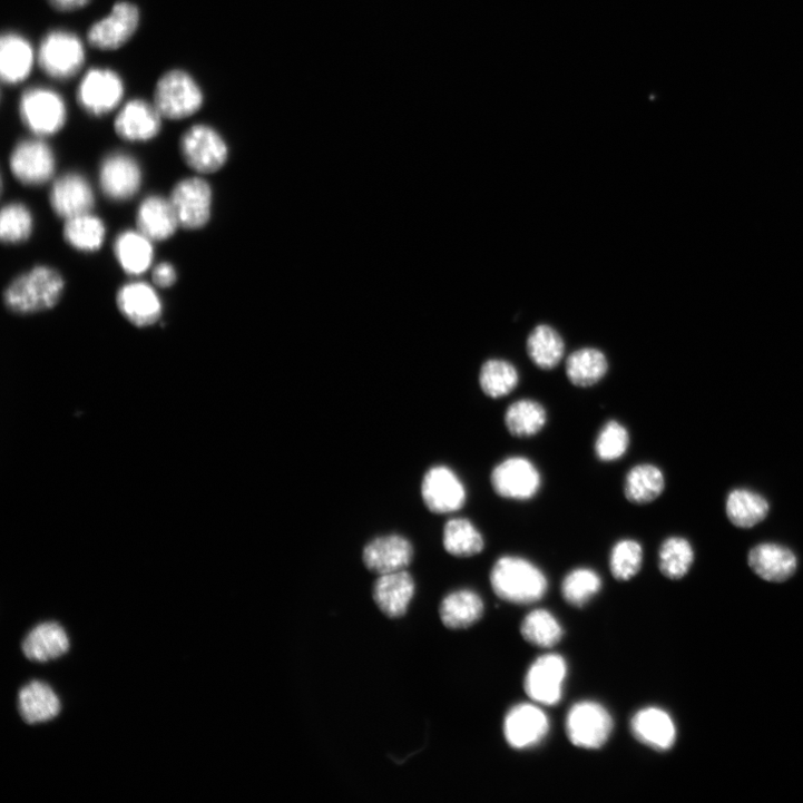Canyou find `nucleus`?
I'll list each match as a JSON object with an SVG mask.
<instances>
[{"label": "nucleus", "mask_w": 803, "mask_h": 803, "mask_svg": "<svg viewBox=\"0 0 803 803\" xmlns=\"http://www.w3.org/2000/svg\"><path fill=\"white\" fill-rule=\"evenodd\" d=\"M65 290L66 281L58 270L39 265L12 281L4 291L3 301L12 313L31 315L55 309Z\"/></svg>", "instance_id": "f257e3e1"}, {"label": "nucleus", "mask_w": 803, "mask_h": 803, "mask_svg": "<svg viewBox=\"0 0 803 803\" xmlns=\"http://www.w3.org/2000/svg\"><path fill=\"white\" fill-rule=\"evenodd\" d=\"M490 582L499 598L518 605L540 600L548 588L544 572L531 561L517 556L499 558L492 567Z\"/></svg>", "instance_id": "f03ea898"}, {"label": "nucleus", "mask_w": 803, "mask_h": 803, "mask_svg": "<svg viewBox=\"0 0 803 803\" xmlns=\"http://www.w3.org/2000/svg\"><path fill=\"white\" fill-rule=\"evenodd\" d=\"M154 104L164 119L180 121L202 110L205 96L190 74L176 69L168 71L159 79L155 89Z\"/></svg>", "instance_id": "7ed1b4c3"}, {"label": "nucleus", "mask_w": 803, "mask_h": 803, "mask_svg": "<svg viewBox=\"0 0 803 803\" xmlns=\"http://www.w3.org/2000/svg\"><path fill=\"white\" fill-rule=\"evenodd\" d=\"M19 111L27 129L42 139L60 134L68 121L65 99L48 88L36 87L26 91Z\"/></svg>", "instance_id": "20e7f679"}, {"label": "nucleus", "mask_w": 803, "mask_h": 803, "mask_svg": "<svg viewBox=\"0 0 803 803\" xmlns=\"http://www.w3.org/2000/svg\"><path fill=\"white\" fill-rule=\"evenodd\" d=\"M87 60L82 40L66 30L48 33L38 52V63L51 79L67 81L78 76Z\"/></svg>", "instance_id": "39448f33"}, {"label": "nucleus", "mask_w": 803, "mask_h": 803, "mask_svg": "<svg viewBox=\"0 0 803 803\" xmlns=\"http://www.w3.org/2000/svg\"><path fill=\"white\" fill-rule=\"evenodd\" d=\"M180 151L186 165L202 175L219 172L229 157L225 139L207 125H196L188 129L182 137Z\"/></svg>", "instance_id": "423d86ee"}, {"label": "nucleus", "mask_w": 803, "mask_h": 803, "mask_svg": "<svg viewBox=\"0 0 803 803\" xmlns=\"http://www.w3.org/2000/svg\"><path fill=\"white\" fill-rule=\"evenodd\" d=\"M490 481L499 497L516 501L533 499L542 484L539 469L525 457H510L498 463L491 471Z\"/></svg>", "instance_id": "0eeeda50"}, {"label": "nucleus", "mask_w": 803, "mask_h": 803, "mask_svg": "<svg viewBox=\"0 0 803 803\" xmlns=\"http://www.w3.org/2000/svg\"><path fill=\"white\" fill-rule=\"evenodd\" d=\"M126 87L120 75L108 68L91 69L78 89L80 107L92 117H105L119 108Z\"/></svg>", "instance_id": "6e6552de"}, {"label": "nucleus", "mask_w": 803, "mask_h": 803, "mask_svg": "<svg viewBox=\"0 0 803 803\" xmlns=\"http://www.w3.org/2000/svg\"><path fill=\"white\" fill-rule=\"evenodd\" d=\"M613 718L598 703L580 702L572 706L566 719L569 741L581 748L597 750L606 744L613 732Z\"/></svg>", "instance_id": "1a4fd4ad"}, {"label": "nucleus", "mask_w": 803, "mask_h": 803, "mask_svg": "<svg viewBox=\"0 0 803 803\" xmlns=\"http://www.w3.org/2000/svg\"><path fill=\"white\" fill-rule=\"evenodd\" d=\"M180 227L187 231L205 228L213 214V189L203 178L179 182L170 196Z\"/></svg>", "instance_id": "9d476101"}, {"label": "nucleus", "mask_w": 803, "mask_h": 803, "mask_svg": "<svg viewBox=\"0 0 803 803\" xmlns=\"http://www.w3.org/2000/svg\"><path fill=\"white\" fill-rule=\"evenodd\" d=\"M140 22L141 13L136 4L119 2L108 17L89 29L88 42L100 51H117L133 40Z\"/></svg>", "instance_id": "9b49d317"}, {"label": "nucleus", "mask_w": 803, "mask_h": 803, "mask_svg": "<svg viewBox=\"0 0 803 803\" xmlns=\"http://www.w3.org/2000/svg\"><path fill=\"white\" fill-rule=\"evenodd\" d=\"M13 176L25 186L40 187L52 180L57 158L42 138L27 139L17 145L10 159Z\"/></svg>", "instance_id": "f8f14e48"}, {"label": "nucleus", "mask_w": 803, "mask_h": 803, "mask_svg": "<svg viewBox=\"0 0 803 803\" xmlns=\"http://www.w3.org/2000/svg\"><path fill=\"white\" fill-rule=\"evenodd\" d=\"M421 496L428 510L447 515L459 511L466 505L467 488L451 468L435 466L423 477Z\"/></svg>", "instance_id": "ddd939ff"}, {"label": "nucleus", "mask_w": 803, "mask_h": 803, "mask_svg": "<svg viewBox=\"0 0 803 803\" xmlns=\"http://www.w3.org/2000/svg\"><path fill=\"white\" fill-rule=\"evenodd\" d=\"M99 177L102 193L115 203H126L136 197L144 180L139 163L124 153L107 156L100 166Z\"/></svg>", "instance_id": "4468645a"}, {"label": "nucleus", "mask_w": 803, "mask_h": 803, "mask_svg": "<svg viewBox=\"0 0 803 803\" xmlns=\"http://www.w3.org/2000/svg\"><path fill=\"white\" fill-rule=\"evenodd\" d=\"M566 675L567 665L560 655H544L530 666L525 679V691L536 703L556 705L561 699Z\"/></svg>", "instance_id": "2eb2a0df"}, {"label": "nucleus", "mask_w": 803, "mask_h": 803, "mask_svg": "<svg viewBox=\"0 0 803 803\" xmlns=\"http://www.w3.org/2000/svg\"><path fill=\"white\" fill-rule=\"evenodd\" d=\"M50 204L57 216L65 221L91 214L96 195L89 180L78 173L66 174L52 186Z\"/></svg>", "instance_id": "dca6fc26"}, {"label": "nucleus", "mask_w": 803, "mask_h": 803, "mask_svg": "<svg viewBox=\"0 0 803 803\" xmlns=\"http://www.w3.org/2000/svg\"><path fill=\"white\" fill-rule=\"evenodd\" d=\"M117 306L128 322L140 329L155 325L164 313L159 294L145 282L124 285L117 294Z\"/></svg>", "instance_id": "f3484780"}, {"label": "nucleus", "mask_w": 803, "mask_h": 803, "mask_svg": "<svg viewBox=\"0 0 803 803\" xmlns=\"http://www.w3.org/2000/svg\"><path fill=\"white\" fill-rule=\"evenodd\" d=\"M163 119L155 104L136 99L127 102L119 111L115 130L125 141L149 143L160 135Z\"/></svg>", "instance_id": "a211bd4d"}, {"label": "nucleus", "mask_w": 803, "mask_h": 803, "mask_svg": "<svg viewBox=\"0 0 803 803\" xmlns=\"http://www.w3.org/2000/svg\"><path fill=\"white\" fill-rule=\"evenodd\" d=\"M549 732L547 715L531 704H519L507 714L503 733L508 744L517 750L538 745Z\"/></svg>", "instance_id": "6ab92c4d"}, {"label": "nucleus", "mask_w": 803, "mask_h": 803, "mask_svg": "<svg viewBox=\"0 0 803 803\" xmlns=\"http://www.w3.org/2000/svg\"><path fill=\"white\" fill-rule=\"evenodd\" d=\"M411 541L400 535H388L370 541L363 550L365 567L379 576L407 570L413 559Z\"/></svg>", "instance_id": "aec40b11"}, {"label": "nucleus", "mask_w": 803, "mask_h": 803, "mask_svg": "<svg viewBox=\"0 0 803 803\" xmlns=\"http://www.w3.org/2000/svg\"><path fill=\"white\" fill-rule=\"evenodd\" d=\"M38 55L31 42L14 32L3 35L0 40V77L8 86L25 82L32 74Z\"/></svg>", "instance_id": "412c9836"}, {"label": "nucleus", "mask_w": 803, "mask_h": 803, "mask_svg": "<svg viewBox=\"0 0 803 803\" xmlns=\"http://www.w3.org/2000/svg\"><path fill=\"white\" fill-rule=\"evenodd\" d=\"M414 595L415 581L407 570L379 576L373 588L375 604L389 618L405 616Z\"/></svg>", "instance_id": "4be33fe9"}, {"label": "nucleus", "mask_w": 803, "mask_h": 803, "mask_svg": "<svg viewBox=\"0 0 803 803\" xmlns=\"http://www.w3.org/2000/svg\"><path fill=\"white\" fill-rule=\"evenodd\" d=\"M748 566L763 580L783 582L790 579L797 567L794 552L778 544L764 542L748 552Z\"/></svg>", "instance_id": "5701e85b"}, {"label": "nucleus", "mask_w": 803, "mask_h": 803, "mask_svg": "<svg viewBox=\"0 0 803 803\" xmlns=\"http://www.w3.org/2000/svg\"><path fill=\"white\" fill-rule=\"evenodd\" d=\"M137 228L154 243L173 238L180 224L170 199L149 196L137 213Z\"/></svg>", "instance_id": "b1692460"}, {"label": "nucleus", "mask_w": 803, "mask_h": 803, "mask_svg": "<svg viewBox=\"0 0 803 803\" xmlns=\"http://www.w3.org/2000/svg\"><path fill=\"white\" fill-rule=\"evenodd\" d=\"M630 727L638 742L655 751H667L676 741V727L670 715L657 707L637 712Z\"/></svg>", "instance_id": "393cba45"}, {"label": "nucleus", "mask_w": 803, "mask_h": 803, "mask_svg": "<svg viewBox=\"0 0 803 803\" xmlns=\"http://www.w3.org/2000/svg\"><path fill=\"white\" fill-rule=\"evenodd\" d=\"M114 252L123 271L130 276L146 274L155 258L154 242L138 229L121 233L115 242Z\"/></svg>", "instance_id": "a878e982"}, {"label": "nucleus", "mask_w": 803, "mask_h": 803, "mask_svg": "<svg viewBox=\"0 0 803 803\" xmlns=\"http://www.w3.org/2000/svg\"><path fill=\"white\" fill-rule=\"evenodd\" d=\"M70 649L66 629L56 621L35 627L22 644L25 655L36 662H49L61 657Z\"/></svg>", "instance_id": "bb28decb"}, {"label": "nucleus", "mask_w": 803, "mask_h": 803, "mask_svg": "<svg viewBox=\"0 0 803 803\" xmlns=\"http://www.w3.org/2000/svg\"><path fill=\"white\" fill-rule=\"evenodd\" d=\"M62 704L55 689L42 680H33L19 693V711L29 724L45 723L57 717Z\"/></svg>", "instance_id": "cd10ccee"}, {"label": "nucleus", "mask_w": 803, "mask_h": 803, "mask_svg": "<svg viewBox=\"0 0 803 803\" xmlns=\"http://www.w3.org/2000/svg\"><path fill=\"white\" fill-rule=\"evenodd\" d=\"M484 610L481 597L468 589L453 591L440 605V618L450 629H466L478 623Z\"/></svg>", "instance_id": "c85d7f7f"}, {"label": "nucleus", "mask_w": 803, "mask_h": 803, "mask_svg": "<svg viewBox=\"0 0 803 803\" xmlns=\"http://www.w3.org/2000/svg\"><path fill=\"white\" fill-rule=\"evenodd\" d=\"M566 375L577 388L587 389L598 384L608 373L609 363L595 347H584L572 352L566 360Z\"/></svg>", "instance_id": "c756f323"}, {"label": "nucleus", "mask_w": 803, "mask_h": 803, "mask_svg": "<svg viewBox=\"0 0 803 803\" xmlns=\"http://www.w3.org/2000/svg\"><path fill=\"white\" fill-rule=\"evenodd\" d=\"M664 490V473L654 464H637L625 477L624 496L633 505L652 503L662 496Z\"/></svg>", "instance_id": "7c9ffc66"}, {"label": "nucleus", "mask_w": 803, "mask_h": 803, "mask_svg": "<svg viewBox=\"0 0 803 803\" xmlns=\"http://www.w3.org/2000/svg\"><path fill=\"white\" fill-rule=\"evenodd\" d=\"M548 422L546 408L538 401L521 399L510 404L505 413L508 432L519 439L539 434Z\"/></svg>", "instance_id": "2f4dec72"}, {"label": "nucleus", "mask_w": 803, "mask_h": 803, "mask_svg": "<svg viewBox=\"0 0 803 803\" xmlns=\"http://www.w3.org/2000/svg\"><path fill=\"white\" fill-rule=\"evenodd\" d=\"M527 353L538 369L550 371L561 363L565 355V342L554 327L538 325L528 336Z\"/></svg>", "instance_id": "473e14b6"}, {"label": "nucleus", "mask_w": 803, "mask_h": 803, "mask_svg": "<svg viewBox=\"0 0 803 803\" xmlns=\"http://www.w3.org/2000/svg\"><path fill=\"white\" fill-rule=\"evenodd\" d=\"M768 510L767 500L747 489L732 490L726 498V516L737 528H753L766 518Z\"/></svg>", "instance_id": "72a5a7b5"}, {"label": "nucleus", "mask_w": 803, "mask_h": 803, "mask_svg": "<svg viewBox=\"0 0 803 803\" xmlns=\"http://www.w3.org/2000/svg\"><path fill=\"white\" fill-rule=\"evenodd\" d=\"M107 228L105 223L92 214L66 221L63 237L76 251L81 253L99 252L106 242Z\"/></svg>", "instance_id": "f704fd0d"}, {"label": "nucleus", "mask_w": 803, "mask_h": 803, "mask_svg": "<svg viewBox=\"0 0 803 803\" xmlns=\"http://www.w3.org/2000/svg\"><path fill=\"white\" fill-rule=\"evenodd\" d=\"M443 547L458 558L479 555L484 549V538L477 527L466 518L450 519L443 528Z\"/></svg>", "instance_id": "c9c22d12"}, {"label": "nucleus", "mask_w": 803, "mask_h": 803, "mask_svg": "<svg viewBox=\"0 0 803 803\" xmlns=\"http://www.w3.org/2000/svg\"><path fill=\"white\" fill-rule=\"evenodd\" d=\"M519 382V372L509 361L491 359L480 369L479 385L490 399L497 400L509 395L517 389Z\"/></svg>", "instance_id": "e433bc0d"}, {"label": "nucleus", "mask_w": 803, "mask_h": 803, "mask_svg": "<svg viewBox=\"0 0 803 803\" xmlns=\"http://www.w3.org/2000/svg\"><path fill=\"white\" fill-rule=\"evenodd\" d=\"M694 562V550L683 537L665 539L658 552V567L668 579L678 580L687 575Z\"/></svg>", "instance_id": "4c0bfd02"}, {"label": "nucleus", "mask_w": 803, "mask_h": 803, "mask_svg": "<svg viewBox=\"0 0 803 803\" xmlns=\"http://www.w3.org/2000/svg\"><path fill=\"white\" fill-rule=\"evenodd\" d=\"M521 635L530 644L551 648L562 638L564 631L552 614L537 609L526 616L521 624Z\"/></svg>", "instance_id": "58836bf2"}, {"label": "nucleus", "mask_w": 803, "mask_h": 803, "mask_svg": "<svg viewBox=\"0 0 803 803\" xmlns=\"http://www.w3.org/2000/svg\"><path fill=\"white\" fill-rule=\"evenodd\" d=\"M35 232V218L26 205L11 203L0 215V238L7 245H20L28 242Z\"/></svg>", "instance_id": "ea45409f"}, {"label": "nucleus", "mask_w": 803, "mask_h": 803, "mask_svg": "<svg viewBox=\"0 0 803 803\" xmlns=\"http://www.w3.org/2000/svg\"><path fill=\"white\" fill-rule=\"evenodd\" d=\"M629 445L630 434L627 428L616 420H610L600 429L594 450L599 461L615 462L627 453Z\"/></svg>", "instance_id": "a19ab883"}, {"label": "nucleus", "mask_w": 803, "mask_h": 803, "mask_svg": "<svg viewBox=\"0 0 803 803\" xmlns=\"http://www.w3.org/2000/svg\"><path fill=\"white\" fill-rule=\"evenodd\" d=\"M601 588V578L589 568L571 570L564 579L561 593L566 601L576 607L585 606Z\"/></svg>", "instance_id": "79ce46f5"}, {"label": "nucleus", "mask_w": 803, "mask_h": 803, "mask_svg": "<svg viewBox=\"0 0 803 803\" xmlns=\"http://www.w3.org/2000/svg\"><path fill=\"white\" fill-rule=\"evenodd\" d=\"M642 545L634 539L617 541L609 557V568L613 577L619 581H627L635 577L643 566Z\"/></svg>", "instance_id": "37998d69"}, {"label": "nucleus", "mask_w": 803, "mask_h": 803, "mask_svg": "<svg viewBox=\"0 0 803 803\" xmlns=\"http://www.w3.org/2000/svg\"><path fill=\"white\" fill-rule=\"evenodd\" d=\"M178 281L176 267L170 263H161L153 271V282L159 288H170Z\"/></svg>", "instance_id": "c03bdc74"}, {"label": "nucleus", "mask_w": 803, "mask_h": 803, "mask_svg": "<svg viewBox=\"0 0 803 803\" xmlns=\"http://www.w3.org/2000/svg\"><path fill=\"white\" fill-rule=\"evenodd\" d=\"M48 2L55 10L68 13L87 8L91 0H48Z\"/></svg>", "instance_id": "a18cd8bd"}]
</instances>
